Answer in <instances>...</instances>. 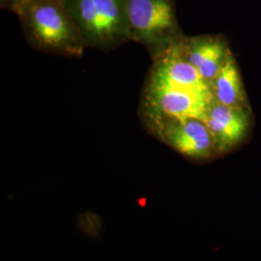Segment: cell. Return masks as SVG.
Instances as JSON below:
<instances>
[{
    "label": "cell",
    "instance_id": "1",
    "mask_svg": "<svg viewBox=\"0 0 261 261\" xmlns=\"http://www.w3.org/2000/svg\"><path fill=\"white\" fill-rule=\"evenodd\" d=\"M28 41L41 50L81 56L87 44L62 0H37L12 7Z\"/></svg>",
    "mask_w": 261,
    "mask_h": 261
},
{
    "label": "cell",
    "instance_id": "2",
    "mask_svg": "<svg viewBox=\"0 0 261 261\" xmlns=\"http://www.w3.org/2000/svg\"><path fill=\"white\" fill-rule=\"evenodd\" d=\"M87 46L112 48L130 40L128 0H62Z\"/></svg>",
    "mask_w": 261,
    "mask_h": 261
},
{
    "label": "cell",
    "instance_id": "3",
    "mask_svg": "<svg viewBox=\"0 0 261 261\" xmlns=\"http://www.w3.org/2000/svg\"><path fill=\"white\" fill-rule=\"evenodd\" d=\"M130 40L157 57L182 39L173 0H128Z\"/></svg>",
    "mask_w": 261,
    "mask_h": 261
},
{
    "label": "cell",
    "instance_id": "4",
    "mask_svg": "<svg viewBox=\"0 0 261 261\" xmlns=\"http://www.w3.org/2000/svg\"><path fill=\"white\" fill-rule=\"evenodd\" d=\"M214 101L211 92H199L148 80L145 88V108L149 118L176 117L204 120Z\"/></svg>",
    "mask_w": 261,
    "mask_h": 261
},
{
    "label": "cell",
    "instance_id": "5",
    "mask_svg": "<svg viewBox=\"0 0 261 261\" xmlns=\"http://www.w3.org/2000/svg\"><path fill=\"white\" fill-rule=\"evenodd\" d=\"M159 138L182 155L194 159L210 157L217 146L205 122L198 118H151Z\"/></svg>",
    "mask_w": 261,
    "mask_h": 261
},
{
    "label": "cell",
    "instance_id": "6",
    "mask_svg": "<svg viewBox=\"0 0 261 261\" xmlns=\"http://www.w3.org/2000/svg\"><path fill=\"white\" fill-rule=\"evenodd\" d=\"M249 107H229L213 101L204 122L210 130L217 151L236 146L245 138L250 126Z\"/></svg>",
    "mask_w": 261,
    "mask_h": 261
},
{
    "label": "cell",
    "instance_id": "7",
    "mask_svg": "<svg viewBox=\"0 0 261 261\" xmlns=\"http://www.w3.org/2000/svg\"><path fill=\"white\" fill-rule=\"evenodd\" d=\"M148 80L199 92H211L210 85L201 77L196 67L182 56L177 43L156 57Z\"/></svg>",
    "mask_w": 261,
    "mask_h": 261
},
{
    "label": "cell",
    "instance_id": "8",
    "mask_svg": "<svg viewBox=\"0 0 261 261\" xmlns=\"http://www.w3.org/2000/svg\"><path fill=\"white\" fill-rule=\"evenodd\" d=\"M177 45L182 56L196 67L201 77L209 85L231 56L224 41L215 36L182 38L178 41Z\"/></svg>",
    "mask_w": 261,
    "mask_h": 261
},
{
    "label": "cell",
    "instance_id": "9",
    "mask_svg": "<svg viewBox=\"0 0 261 261\" xmlns=\"http://www.w3.org/2000/svg\"><path fill=\"white\" fill-rule=\"evenodd\" d=\"M215 101L229 107H249L242 79L233 56L228 57L210 84Z\"/></svg>",
    "mask_w": 261,
    "mask_h": 261
},
{
    "label": "cell",
    "instance_id": "10",
    "mask_svg": "<svg viewBox=\"0 0 261 261\" xmlns=\"http://www.w3.org/2000/svg\"><path fill=\"white\" fill-rule=\"evenodd\" d=\"M33 1H37V0H9L10 8L12 9V7H14L15 5L22 4V3H28V2H33Z\"/></svg>",
    "mask_w": 261,
    "mask_h": 261
},
{
    "label": "cell",
    "instance_id": "11",
    "mask_svg": "<svg viewBox=\"0 0 261 261\" xmlns=\"http://www.w3.org/2000/svg\"><path fill=\"white\" fill-rule=\"evenodd\" d=\"M3 2H4V6H5L6 4H9L10 5L9 0H1V6L3 5Z\"/></svg>",
    "mask_w": 261,
    "mask_h": 261
}]
</instances>
